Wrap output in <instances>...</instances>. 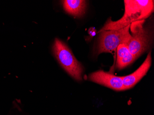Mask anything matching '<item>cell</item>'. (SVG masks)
Here are the masks:
<instances>
[{
	"label": "cell",
	"mask_w": 154,
	"mask_h": 115,
	"mask_svg": "<svg viewBox=\"0 0 154 115\" xmlns=\"http://www.w3.org/2000/svg\"><path fill=\"white\" fill-rule=\"evenodd\" d=\"M53 50L59 63L67 73L77 81H82L84 70L82 64L76 59L71 50L64 42L55 38Z\"/></svg>",
	"instance_id": "7a4b0ae2"
},
{
	"label": "cell",
	"mask_w": 154,
	"mask_h": 115,
	"mask_svg": "<svg viewBox=\"0 0 154 115\" xmlns=\"http://www.w3.org/2000/svg\"><path fill=\"white\" fill-rule=\"evenodd\" d=\"M124 3L125 12L122 19L116 21L108 20L100 32L119 30L134 22L143 20L154 11V1L125 0Z\"/></svg>",
	"instance_id": "6da1fadb"
},
{
	"label": "cell",
	"mask_w": 154,
	"mask_h": 115,
	"mask_svg": "<svg viewBox=\"0 0 154 115\" xmlns=\"http://www.w3.org/2000/svg\"><path fill=\"white\" fill-rule=\"evenodd\" d=\"M117 59L116 66L119 70H122L132 64L136 58L132 55L128 47L125 44H121L116 50Z\"/></svg>",
	"instance_id": "ba28073f"
},
{
	"label": "cell",
	"mask_w": 154,
	"mask_h": 115,
	"mask_svg": "<svg viewBox=\"0 0 154 115\" xmlns=\"http://www.w3.org/2000/svg\"><path fill=\"white\" fill-rule=\"evenodd\" d=\"M144 20L131 24V38L128 45L131 53L136 59L149 48L151 42V34L147 28L143 27Z\"/></svg>",
	"instance_id": "277c9868"
},
{
	"label": "cell",
	"mask_w": 154,
	"mask_h": 115,
	"mask_svg": "<svg viewBox=\"0 0 154 115\" xmlns=\"http://www.w3.org/2000/svg\"><path fill=\"white\" fill-rule=\"evenodd\" d=\"M89 79L115 90H124L122 77H118L102 70L91 73L89 75Z\"/></svg>",
	"instance_id": "5b68a950"
},
{
	"label": "cell",
	"mask_w": 154,
	"mask_h": 115,
	"mask_svg": "<svg viewBox=\"0 0 154 115\" xmlns=\"http://www.w3.org/2000/svg\"><path fill=\"white\" fill-rule=\"evenodd\" d=\"M151 51L149 52L142 65L135 71L128 76L122 77L124 90L134 87L146 75L151 65Z\"/></svg>",
	"instance_id": "8992f818"
},
{
	"label": "cell",
	"mask_w": 154,
	"mask_h": 115,
	"mask_svg": "<svg viewBox=\"0 0 154 115\" xmlns=\"http://www.w3.org/2000/svg\"><path fill=\"white\" fill-rule=\"evenodd\" d=\"M66 12L74 17H81L85 14L86 1L83 0H65L62 1Z\"/></svg>",
	"instance_id": "52a82bcc"
},
{
	"label": "cell",
	"mask_w": 154,
	"mask_h": 115,
	"mask_svg": "<svg viewBox=\"0 0 154 115\" xmlns=\"http://www.w3.org/2000/svg\"><path fill=\"white\" fill-rule=\"evenodd\" d=\"M131 25L117 30H106L100 32L97 54L103 53H111L116 51L118 47L121 44L128 46L131 34L129 30Z\"/></svg>",
	"instance_id": "3957f363"
}]
</instances>
